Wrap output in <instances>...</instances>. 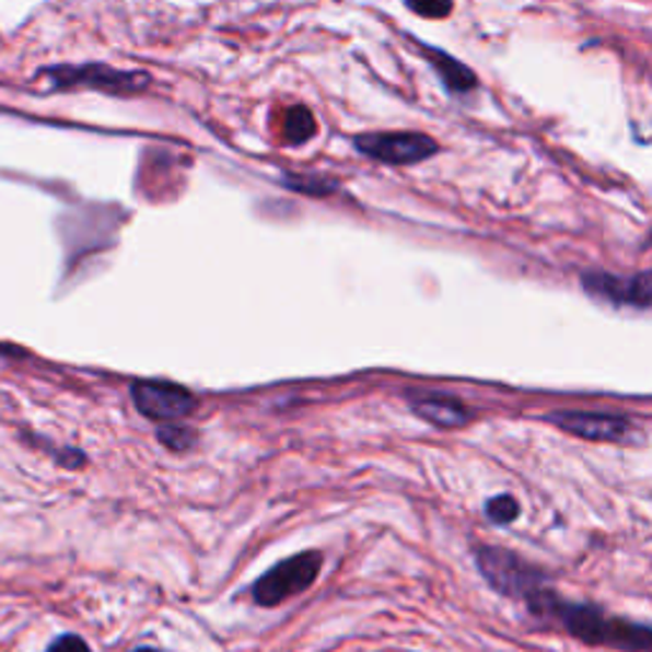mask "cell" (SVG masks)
<instances>
[{
    "instance_id": "obj_16",
    "label": "cell",
    "mask_w": 652,
    "mask_h": 652,
    "mask_svg": "<svg viewBox=\"0 0 652 652\" xmlns=\"http://www.w3.org/2000/svg\"><path fill=\"white\" fill-rule=\"evenodd\" d=\"M46 652H90L88 642L77 634H61L59 640H54Z\"/></svg>"
},
{
    "instance_id": "obj_15",
    "label": "cell",
    "mask_w": 652,
    "mask_h": 652,
    "mask_svg": "<svg viewBox=\"0 0 652 652\" xmlns=\"http://www.w3.org/2000/svg\"><path fill=\"white\" fill-rule=\"evenodd\" d=\"M286 182H289L291 189H299V191H306V194H319V197H324L326 191L334 189V182H329V178L324 176H286Z\"/></svg>"
},
{
    "instance_id": "obj_2",
    "label": "cell",
    "mask_w": 652,
    "mask_h": 652,
    "mask_svg": "<svg viewBox=\"0 0 652 652\" xmlns=\"http://www.w3.org/2000/svg\"><path fill=\"white\" fill-rule=\"evenodd\" d=\"M319 571L322 554H316V550H304V554L286 558V561L273 566V569L255 584V602H258L260 607L283 604L286 599H291V596L306 592L316 581V577H319Z\"/></svg>"
},
{
    "instance_id": "obj_13",
    "label": "cell",
    "mask_w": 652,
    "mask_h": 652,
    "mask_svg": "<svg viewBox=\"0 0 652 652\" xmlns=\"http://www.w3.org/2000/svg\"><path fill=\"white\" fill-rule=\"evenodd\" d=\"M159 439L163 446H168L171 452H186L194 444V431L186 429L178 421H171L159 429Z\"/></svg>"
},
{
    "instance_id": "obj_9",
    "label": "cell",
    "mask_w": 652,
    "mask_h": 652,
    "mask_svg": "<svg viewBox=\"0 0 652 652\" xmlns=\"http://www.w3.org/2000/svg\"><path fill=\"white\" fill-rule=\"evenodd\" d=\"M414 410L439 429H459L469 421L467 408L452 398H418L414 400Z\"/></svg>"
},
{
    "instance_id": "obj_7",
    "label": "cell",
    "mask_w": 652,
    "mask_h": 652,
    "mask_svg": "<svg viewBox=\"0 0 652 652\" xmlns=\"http://www.w3.org/2000/svg\"><path fill=\"white\" fill-rule=\"evenodd\" d=\"M548 421L586 441H619L630 431V423L625 418L586 414V410H556L548 416Z\"/></svg>"
},
{
    "instance_id": "obj_8",
    "label": "cell",
    "mask_w": 652,
    "mask_h": 652,
    "mask_svg": "<svg viewBox=\"0 0 652 652\" xmlns=\"http://www.w3.org/2000/svg\"><path fill=\"white\" fill-rule=\"evenodd\" d=\"M57 77V84H92V88L100 90H113V92H138L149 84V77L145 74H130V72H118V69H110L105 65H88L80 69L61 67L51 72Z\"/></svg>"
},
{
    "instance_id": "obj_14",
    "label": "cell",
    "mask_w": 652,
    "mask_h": 652,
    "mask_svg": "<svg viewBox=\"0 0 652 652\" xmlns=\"http://www.w3.org/2000/svg\"><path fill=\"white\" fill-rule=\"evenodd\" d=\"M406 5L414 13L423 15V19H433V21L446 19L454 8L452 0H406Z\"/></svg>"
},
{
    "instance_id": "obj_4",
    "label": "cell",
    "mask_w": 652,
    "mask_h": 652,
    "mask_svg": "<svg viewBox=\"0 0 652 652\" xmlns=\"http://www.w3.org/2000/svg\"><path fill=\"white\" fill-rule=\"evenodd\" d=\"M357 149L364 156L391 163V166H408V163H418L431 159L439 151V143L433 138L423 133H370L357 138Z\"/></svg>"
},
{
    "instance_id": "obj_1",
    "label": "cell",
    "mask_w": 652,
    "mask_h": 652,
    "mask_svg": "<svg viewBox=\"0 0 652 652\" xmlns=\"http://www.w3.org/2000/svg\"><path fill=\"white\" fill-rule=\"evenodd\" d=\"M525 604L538 617L556 619L566 632L586 642V645H607L625 652H652V627L607 617L604 612L586 607V604L558 599L554 592H548L546 584L535 589Z\"/></svg>"
},
{
    "instance_id": "obj_12",
    "label": "cell",
    "mask_w": 652,
    "mask_h": 652,
    "mask_svg": "<svg viewBox=\"0 0 652 652\" xmlns=\"http://www.w3.org/2000/svg\"><path fill=\"white\" fill-rule=\"evenodd\" d=\"M485 512L494 525H510L520 515V504L512 494H497L487 502Z\"/></svg>"
},
{
    "instance_id": "obj_3",
    "label": "cell",
    "mask_w": 652,
    "mask_h": 652,
    "mask_svg": "<svg viewBox=\"0 0 652 652\" xmlns=\"http://www.w3.org/2000/svg\"><path fill=\"white\" fill-rule=\"evenodd\" d=\"M477 566L487 579V584L502 596H510V599L525 602L546 581L533 566H527L523 558L504 548H479Z\"/></svg>"
},
{
    "instance_id": "obj_10",
    "label": "cell",
    "mask_w": 652,
    "mask_h": 652,
    "mask_svg": "<svg viewBox=\"0 0 652 652\" xmlns=\"http://www.w3.org/2000/svg\"><path fill=\"white\" fill-rule=\"evenodd\" d=\"M429 57H431V65L436 67V72L441 74V80L446 82L449 90L469 92L477 88L475 72H471L469 67H464L462 61L446 57V54H441L436 49H429Z\"/></svg>"
},
{
    "instance_id": "obj_11",
    "label": "cell",
    "mask_w": 652,
    "mask_h": 652,
    "mask_svg": "<svg viewBox=\"0 0 652 652\" xmlns=\"http://www.w3.org/2000/svg\"><path fill=\"white\" fill-rule=\"evenodd\" d=\"M316 123L312 118V113L306 107H293V110L286 115V138L291 143H304L314 136Z\"/></svg>"
},
{
    "instance_id": "obj_17",
    "label": "cell",
    "mask_w": 652,
    "mask_h": 652,
    "mask_svg": "<svg viewBox=\"0 0 652 652\" xmlns=\"http://www.w3.org/2000/svg\"><path fill=\"white\" fill-rule=\"evenodd\" d=\"M138 652H156V650H138Z\"/></svg>"
},
{
    "instance_id": "obj_6",
    "label": "cell",
    "mask_w": 652,
    "mask_h": 652,
    "mask_svg": "<svg viewBox=\"0 0 652 652\" xmlns=\"http://www.w3.org/2000/svg\"><path fill=\"white\" fill-rule=\"evenodd\" d=\"M133 403L145 418L151 421H182L197 408V400L184 387L171 383H141L133 385Z\"/></svg>"
},
{
    "instance_id": "obj_5",
    "label": "cell",
    "mask_w": 652,
    "mask_h": 652,
    "mask_svg": "<svg viewBox=\"0 0 652 652\" xmlns=\"http://www.w3.org/2000/svg\"><path fill=\"white\" fill-rule=\"evenodd\" d=\"M584 289L594 299L609 301L615 306H632L642 312H652V270H642L638 276L622 278L609 273H586Z\"/></svg>"
}]
</instances>
